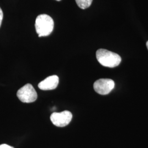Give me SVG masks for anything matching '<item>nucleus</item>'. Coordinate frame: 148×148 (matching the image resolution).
<instances>
[{
	"mask_svg": "<svg viewBox=\"0 0 148 148\" xmlns=\"http://www.w3.org/2000/svg\"><path fill=\"white\" fill-rule=\"evenodd\" d=\"M96 57L101 65L108 68L117 66L121 62V58L119 54L105 49L97 50Z\"/></svg>",
	"mask_w": 148,
	"mask_h": 148,
	"instance_id": "f257e3e1",
	"label": "nucleus"
},
{
	"mask_svg": "<svg viewBox=\"0 0 148 148\" xmlns=\"http://www.w3.org/2000/svg\"><path fill=\"white\" fill-rule=\"evenodd\" d=\"M53 19L47 14H43L37 16L35 21L36 32L38 37L49 36L54 29Z\"/></svg>",
	"mask_w": 148,
	"mask_h": 148,
	"instance_id": "f03ea898",
	"label": "nucleus"
},
{
	"mask_svg": "<svg viewBox=\"0 0 148 148\" xmlns=\"http://www.w3.org/2000/svg\"><path fill=\"white\" fill-rule=\"evenodd\" d=\"M16 95L19 99L23 103H30L36 101L37 98V94L30 84H27L18 90Z\"/></svg>",
	"mask_w": 148,
	"mask_h": 148,
	"instance_id": "7ed1b4c3",
	"label": "nucleus"
},
{
	"mask_svg": "<svg viewBox=\"0 0 148 148\" xmlns=\"http://www.w3.org/2000/svg\"><path fill=\"white\" fill-rule=\"evenodd\" d=\"M73 118V115L69 111L61 112H53L50 117L51 121L53 125L57 127H65L68 125Z\"/></svg>",
	"mask_w": 148,
	"mask_h": 148,
	"instance_id": "20e7f679",
	"label": "nucleus"
},
{
	"mask_svg": "<svg viewBox=\"0 0 148 148\" xmlns=\"http://www.w3.org/2000/svg\"><path fill=\"white\" fill-rule=\"evenodd\" d=\"M115 87V82L112 79H98L94 83V90L97 93L101 95L109 94Z\"/></svg>",
	"mask_w": 148,
	"mask_h": 148,
	"instance_id": "39448f33",
	"label": "nucleus"
},
{
	"mask_svg": "<svg viewBox=\"0 0 148 148\" xmlns=\"http://www.w3.org/2000/svg\"><path fill=\"white\" fill-rule=\"evenodd\" d=\"M59 84V77L57 75L49 76L39 83L38 87L40 90H54Z\"/></svg>",
	"mask_w": 148,
	"mask_h": 148,
	"instance_id": "423d86ee",
	"label": "nucleus"
},
{
	"mask_svg": "<svg viewBox=\"0 0 148 148\" xmlns=\"http://www.w3.org/2000/svg\"><path fill=\"white\" fill-rule=\"evenodd\" d=\"M75 1L80 8L85 10L90 7L93 0H75Z\"/></svg>",
	"mask_w": 148,
	"mask_h": 148,
	"instance_id": "0eeeda50",
	"label": "nucleus"
},
{
	"mask_svg": "<svg viewBox=\"0 0 148 148\" xmlns=\"http://www.w3.org/2000/svg\"><path fill=\"white\" fill-rule=\"evenodd\" d=\"M3 12L2 11L1 8H0V27L1 26V24H2V20H3Z\"/></svg>",
	"mask_w": 148,
	"mask_h": 148,
	"instance_id": "6e6552de",
	"label": "nucleus"
},
{
	"mask_svg": "<svg viewBox=\"0 0 148 148\" xmlns=\"http://www.w3.org/2000/svg\"><path fill=\"white\" fill-rule=\"evenodd\" d=\"M0 148H14L12 147H11L10 145H8L7 144H1L0 145Z\"/></svg>",
	"mask_w": 148,
	"mask_h": 148,
	"instance_id": "1a4fd4ad",
	"label": "nucleus"
},
{
	"mask_svg": "<svg viewBox=\"0 0 148 148\" xmlns=\"http://www.w3.org/2000/svg\"><path fill=\"white\" fill-rule=\"evenodd\" d=\"M147 48H148V41L147 42Z\"/></svg>",
	"mask_w": 148,
	"mask_h": 148,
	"instance_id": "9d476101",
	"label": "nucleus"
},
{
	"mask_svg": "<svg viewBox=\"0 0 148 148\" xmlns=\"http://www.w3.org/2000/svg\"><path fill=\"white\" fill-rule=\"evenodd\" d=\"M56 1H60L61 0H56Z\"/></svg>",
	"mask_w": 148,
	"mask_h": 148,
	"instance_id": "9b49d317",
	"label": "nucleus"
}]
</instances>
